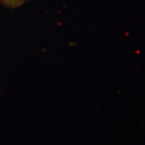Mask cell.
<instances>
[{"label":"cell","mask_w":145,"mask_h":145,"mask_svg":"<svg viewBox=\"0 0 145 145\" xmlns=\"http://www.w3.org/2000/svg\"><path fill=\"white\" fill-rule=\"evenodd\" d=\"M0 1L5 6L14 8L20 6L28 0H0Z\"/></svg>","instance_id":"cell-1"}]
</instances>
